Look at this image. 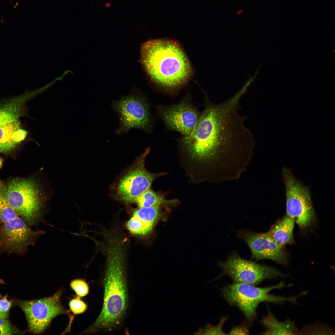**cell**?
Here are the masks:
<instances>
[{
    "instance_id": "6da1fadb",
    "label": "cell",
    "mask_w": 335,
    "mask_h": 335,
    "mask_svg": "<svg viewBox=\"0 0 335 335\" xmlns=\"http://www.w3.org/2000/svg\"><path fill=\"white\" fill-rule=\"evenodd\" d=\"M141 63L152 81L165 88L183 86L192 74L190 62L182 47L173 40L152 39L141 49Z\"/></svg>"
},
{
    "instance_id": "7a4b0ae2",
    "label": "cell",
    "mask_w": 335,
    "mask_h": 335,
    "mask_svg": "<svg viewBox=\"0 0 335 335\" xmlns=\"http://www.w3.org/2000/svg\"><path fill=\"white\" fill-rule=\"evenodd\" d=\"M108 248L103 306L88 331L111 330L120 323L126 309L127 290L122 248L115 242H111Z\"/></svg>"
},
{
    "instance_id": "3957f363",
    "label": "cell",
    "mask_w": 335,
    "mask_h": 335,
    "mask_svg": "<svg viewBox=\"0 0 335 335\" xmlns=\"http://www.w3.org/2000/svg\"><path fill=\"white\" fill-rule=\"evenodd\" d=\"M204 109L191 132L178 139L183 153L192 161L199 163L219 153L230 138L219 119L214 103L206 95Z\"/></svg>"
},
{
    "instance_id": "277c9868",
    "label": "cell",
    "mask_w": 335,
    "mask_h": 335,
    "mask_svg": "<svg viewBox=\"0 0 335 335\" xmlns=\"http://www.w3.org/2000/svg\"><path fill=\"white\" fill-rule=\"evenodd\" d=\"M293 286L292 284H286L282 280L276 284L263 287L245 284L233 283L222 288L221 295L229 303L236 306L242 312L246 321L250 326L256 319L257 307L261 303L283 305L288 302L298 305L297 299L304 295L302 292L298 295L288 297L277 296L270 293L274 289H281Z\"/></svg>"
},
{
    "instance_id": "5b68a950",
    "label": "cell",
    "mask_w": 335,
    "mask_h": 335,
    "mask_svg": "<svg viewBox=\"0 0 335 335\" xmlns=\"http://www.w3.org/2000/svg\"><path fill=\"white\" fill-rule=\"evenodd\" d=\"M6 186L8 203L20 217L29 226L42 221L45 198L39 184L31 179L15 178Z\"/></svg>"
},
{
    "instance_id": "8992f818",
    "label": "cell",
    "mask_w": 335,
    "mask_h": 335,
    "mask_svg": "<svg viewBox=\"0 0 335 335\" xmlns=\"http://www.w3.org/2000/svg\"><path fill=\"white\" fill-rule=\"evenodd\" d=\"M112 108L118 114L119 127L115 132L118 135L128 132L132 128L148 133L152 131L154 118L150 111L146 97L139 92H133L112 102Z\"/></svg>"
},
{
    "instance_id": "52a82bcc",
    "label": "cell",
    "mask_w": 335,
    "mask_h": 335,
    "mask_svg": "<svg viewBox=\"0 0 335 335\" xmlns=\"http://www.w3.org/2000/svg\"><path fill=\"white\" fill-rule=\"evenodd\" d=\"M150 150V147L147 148L115 184L114 196L118 201L127 204L134 203L138 197L151 188L155 179L166 174L165 172L154 173L146 170L145 160Z\"/></svg>"
},
{
    "instance_id": "ba28073f",
    "label": "cell",
    "mask_w": 335,
    "mask_h": 335,
    "mask_svg": "<svg viewBox=\"0 0 335 335\" xmlns=\"http://www.w3.org/2000/svg\"><path fill=\"white\" fill-rule=\"evenodd\" d=\"M218 265L222 270L221 275L230 277L233 283L256 286L266 280L290 277L275 267L243 259L235 251L229 255L226 261H219Z\"/></svg>"
},
{
    "instance_id": "9c48e42d",
    "label": "cell",
    "mask_w": 335,
    "mask_h": 335,
    "mask_svg": "<svg viewBox=\"0 0 335 335\" xmlns=\"http://www.w3.org/2000/svg\"><path fill=\"white\" fill-rule=\"evenodd\" d=\"M282 174L286 188L287 216L301 229L307 228L315 219L309 188L298 181L288 168H283Z\"/></svg>"
},
{
    "instance_id": "30bf717a",
    "label": "cell",
    "mask_w": 335,
    "mask_h": 335,
    "mask_svg": "<svg viewBox=\"0 0 335 335\" xmlns=\"http://www.w3.org/2000/svg\"><path fill=\"white\" fill-rule=\"evenodd\" d=\"M62 293L61 289L48 297L19 302V305L25 314L29 332L40 334L47 329L54 318L67 314L61 303Z\"/></svg>"
},
{
    "instance_id": "8fae6325",
    "label": "cell",
    "mask_w": 335,
    "mask_h": 335,
    "mask_svg": "<svg viewBox=\"0 0 335 335\" xmlns=\"http://www.w3.org/2000/svg\"><path fill=\"white\" fill-rule=\"evenodd\" d=\"M157 114L165 126L182 136L189 135L196 125L201 115L189 96L177 103L156 107Z\"/></svg>"
},
{
    "instance_id": "7c38bea8",
    "label": "cell",
    "mask_w": 335,
    "mask_h": 335,
    "mask_svg": "<svg viewBox=\"0 0 335 335\" xmlns=\"http://www.w3.org/2000/svg\"><path fill=\"white\" fill-rule=\"evenodd\" d=\"M42 230H33L18 217L0 225V250L9 254H22L29 246L35 245L36 240L44 234Z\"/></svg>"
},
{
    "instance_id": "4fadbf2b",
    "label": "cell",
    "mask_w": 335,
    "mask_h": 335,
    "mask_svg": "<svg viewBox=\"0 0 335 335\" xmlns=\"http://www.w3.org/2000/svg\"><path fill=\"white\" fill-rule=\"evenodd\" d=\"M236 236L242 239L248 246L252 259L256 261L270 259L284 266H288V259L283 248L267 232L257 233L240 230L237 231Z\"/></svg>"
},
{
    "instance_id": "5bb4252c",
    "label": "cell",
    "mask_w": 335,
    "mask_h": 335,
    "mask_svg": "<svg viewBox=\"0 0 335 335\" xmlns=\"http://www.w3.org/2000/svg\"><path fill=\"white\" fill-rule=\"evenodd\" d=\"M29 137V131L20 120L0 126V154L15 151Z\"/></svg>"
},
{
    "instance_id": "9a60e30c",
    "label": "cell",
    "mask_w": 335,
    "mask_h": 335,
    "mask_svg": "<svg viewBox=\"0 0 335 335\" xmlns=\"http://www.w3.org/2000/svg\"><path fill=\"white\" fill-rule=\"evenodd\" d=\"M32 97V94H26L0 101V126L27 116L26 104Z\"/></svg>"
},
{
    "instance_id": "2e32d148",
    "label": "cell",
    "mask_w": 335,
    "mask_h": 335,
    "mask_svg": "<svg viewBox=\"0 0 335 335\" xmlns=\"http://www.w3.org/2000/svg\"><path fill=\"white\" fill-rule=\"evenodd\" d=\"M268 313L262 318L260 323L265 328L263 335H300V330L290 318L285 321L277 319L267 305Z\"/></svg>"
},
{
    "instance_id": "e0dca14e",
    "label": "cell",
    "mask_w": 335,
    "mask_h": 335,
    "mask_svg": "<svg viewBox=\"0 0 335 335\" xmlns=\"http://www.w3.org/2000/svg\"><path fill=\"white\" fill-rule=\"evenodd\" d=\"M294 221L286 216L279 219L267 232L276 242L283 248L294 243L293 230Z\"/></svg>"
},
{
    "instance_id": "ac0fdd59",
    "label": "cell",
    "mask_w": 335,
    "mask_h": 335,
    "mask_svg": "<svg viewBox=\"0 0 335 335\" xmlns=\"http://www.w3.org/2000/svg\"><path fill=\"white\" fill-rule=\"evenodd\" d=\"M172 202L166 199L163 195L150 188L138 197L134 203L139 208H147Z\"/></svg>"
},
{
    "instance_id": "d6986e66",
    "label": "cell",
    "mask_w": 335,
    "mask_h": 335,
    "mask_svg": "<svg viewBox=\"0 0 335 335\" xmlns=\"http://www.w3.org/2000/svg\"><path fill=\"white\" fill-rule=\"evenodd\" d=\"M0 193L2 201L0 210V225H1L19 217L8 203L7 196L6 185L0 181Z\"/></svg>"
},
{
    "instance_id": "ffe728a7",
    "label": "cell",
    "mask_w": 335,
    "mask_h": 335,
    "mask_svg": "<svg viewBox=\"0 0 335 335\" xmlns=\"http://www.w3.org/2000/svg\"><path fill=\"white\" fill-rule=\"evenodd\" d=\"M161 205H158L147 208H139L134 212V216L145 224L153 228L158 216Z\"/></svg>"
},
{
    "instance_id": "44dd1931",
    "label": "cell",
    "mask_w": 335,
    "mask_h": 335,
    "mask_svg": "<svg viewBox=\"0 0 335 335\" xmlns=\"http://www.w3.org/2000/svg\"><path fill=\"white\" fill-rule=\"evenodd\" d=\"M300 335H334L335 331L331 326L317 321L305 326L300 330Z\"/></svg>"
},
{
    "instance_id": "7402d4cb",
    "label": "cell",
    "mask_w": 335,
    "mask_h": 335,
    "mask_svg": "<svg viewBox=\"0 0 335 335\" xmlns=\"http://www.w3.org/2000/svg\"><path fill=\"white\" fill-rule=\"evenodd\" d=\"M126 226L132 233L136 235H146L152 229L133 215L127 222Z\"/></svg>"
},
{
    "instance_id": "603a6c76",
    "label": "cell",
    "mask_w": 335,
    "mask_h": 335,
    "mask_svg": "<svg viewBox=\"0 0 335 335\" xmlns=\"http://www.w3.org/2000/svg\"><path fill=\"white\" fill-rule=\"evenodd\" d=\"M228 318L227 316L221 318L219 323L215 326L208 324L204 329L201 328L198 333H200V334H226L223 330V327Z\"/></svg>"
},
{
    "instance_id": "cb8c5ba5",
    "label": "cell",
    "mask_w": 335,
    "mask_h": 335,
    "mask_svg": "<svg viewBox=\"0 0 335 335\" xmlns=\"http://www.w3.org/2000/svg\"><path fill=\"white\" fill-rule=\"evenodd\" d=\"M70 287L79 297L87 295L89 293V287L84 280L77 279L72 280L70 284Z\"/></svg>"
},
{
    "instance_id": "d4e9b609",
    "label": "cell",
    "mask_w": 335,
    "mask_h": 335,
    "mask_svg": "<svg viewBox=\"0 0 335 335\" xmlns=\"http://www.w3.org/2000/svg\"><path fill=\"white\" fill-rule=\"evenodd\" d=\"M69 306L71 311L75 315L83 313L87 307L86 303L78 297L71 299L69 302Z\"/></svg>"
},
{
    "instance_id": "484cf974",
    "label": "cell",
    "mask_w": 335,
    "mask_h": 335,
    "mask_svg": "<svg viewBox=\"0 0 335 335\" xmlns=\"http://www.w3.org/2000/svg\"><path fill=\"white\" fill-rule=\"evenodd\" d=\"M16 328L6 319L0 318V335H9L17 333Z\"/></svg>"
},
{
    "instance_id": "4316f807",
    "label": "cell",
    "mask_w": 335,
    "mask_h": 335,
    "mask_svg": "<svg viewBox=\"0 0 335 335\" xmlns=\"http://www.w3.org/2000/svg\"><path fill=\"white\" fill-rule=\"evenodd\" d=\"M11 304V302L6 296L0 299V318L6 319L8 317Z\"/></svg>"
},
{
    "instance_id": "83f0119b",
    "label": "cell",
    "mask_w": 335,
    "mask_h": 335,
    "mask_svg": "<svg viewBox=\"0 0 335 335\" xmlns=\"http://www.w3.org/2000/svg\"><path fill=\"white\" fill-rule=\"evenodd\" d=\"M247 322V321H246ZM248 323H242L233 327L228 333L229 335H248L249 334Z\"/></svg>"
},
{
    "instance_id": "f1b7e54d",
    "label": "cell",
    "mask_w": 335,
    "mask_h": 335,
    "mask_svg": "<svg viewBox=\"0 0 335 335\" xmlns=\"http://www.w3.org/2000/svg\"><path fill=\"white\" fill-rule=\"evenodd\" d=\"M3 162V161L2 159L0 157V168Z\"/></svg>"
},
{
    "instance_id": "f546056e",
    "label": "cell",
    "mask_w": 335,
    "mask_h": 335,
    "mask_svg": "<svg viewBox=\"0 0 335 335\" xmlns=\"http://www.w3.org/2000/svg\"><path fill=\"white\" fill-rule=\"evenodd\" d=\"M2 204V199H1L0 200V210L1 208Z\"/></svg>"
},
{
    "instance_id": "4dcf8cb0",
    "label": "cell",
    "mask_w": 335,
    "mask_h": 335,
    "mask_svg": "<svg viewBox=\"0 0 335 335\" xmlns=\"http://www.w3.org/2000/svg\"><path fill=\"white\" fill-rule=\"evenodd\" d=\"M1 199H2V198H1V194H0V200H1Z\"/></svg>"
},
{
    "instance_id": "1f68e13d",
    "label": "cell",
    "mask_w": 335,
    "mask_h": 335,
    "mask_svg": "<svg viewBox=\"0 0 335 335\" xmlns=\"http://www.w3.org/2000/svg\"><path fill=\"white\" fill-rule=\"evenodd\" d=\"M2 280H1L0 279V282H2Z\"/></svg>"
}]
</instances>
